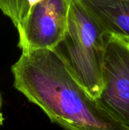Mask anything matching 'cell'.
Masks as SVG:
<instances>
[{
    "label": "cell",
    "instance_id": "obj_1",
    "mask_svg": "<svg viewBox=\"0 0 129 130\" xmlns=\"http://www.w3.org/2000/svg\"><path fill=\"white\" fill-rule=\"evenodd\" d=\"M14 87L66 130H128L90 97L55 50L22 52L11 66Z\"/></svg>",
    "mask_w": 129,
    "mask_h": 130
},
{
    "label": "cell",
    "instance_id": "obj_2",
    "mask_svg": "<svg viewBox=\"0 0 129 130\" xmlns=\"http://www.w3.org/2000/svg\"><path fill=\"white\" fill-rule=\"evenodd\" d=\"M107 34L81 0H71L68 27L54 49L87 94L97 99L102 90V63Z\"/></svg>",
    "mask_w": 129,
    "mask_h": 130
},
{
    "label": "cell",
    "instance_id": "obj_3",
    "mask_svg": "<svg viewBox=\"0 0 129 130\" xmlns=\"http://www.w3.org/2000/svg\"><path fill=\"white\" fill-rule=\"evenodd\" d=\"M98 103L129 130V41L107 34Z\"/></svg>",
    "mask_w": 129,
    "mask_h": 130
},
{
    "label": "cell",
    "instance_id": "obj_4",
    "mask_svg": "<svg viewBox=\"0 0 129 130\" xmlns=\"http://www.w3.org/2000/svg\"><path fill=\"white\" fill-rule=\"evenodd\" d=\"M68 13L45 0L30 8L18 32V47L22 52L54 50L63 40L68 27Z\"/></svg>",
    "mask_w": 129,
    "mask_h": 130
},
{
    "label": "cell",
    "instance_id": "obj_5",
    "mask_svg": "<svg viewBox=\"0 0 129 130\" xmlns=\"http://www.w3.org/2000/svg\"><path fill=\"white\" fill-rule=\"evenodd\" d=\"M103 30L129 41V0H81Z\"/></svg>",
    "mask_w": 129,
    "mask_h": 130
},
{
    "label": "cell",
    "instance_id": "obj_6",
    "mask_svg": "<svg viewBox=\"0 0 129 130\" xmlns=\"http://www.w3.org/2000/svg\"><path fill=\"white\" fill-rule=\"evenodd\" d=\"M0 10L19 31L29 13L28 0H0Z\"/></svg>",
    "mask_w": 129,
    "mask_h": 130
},
{
    "label": "cell",
    "instance_id": "obj_7",
    "mask_svg": "<svg viewBox=\"0 0 129 130\" xmlns=\"http://www.w3.org/2000/svg\"><path fill=\"white\" fill-rule=\"evenodd\" d=\"M4 116H3V113H2V94L0 92V126H2L4 123Z\"/></svg>",
    "mask_w": 129,
    "mask_h": 130
},
{
    "label": "cell",
    "instance_id": "obj_8",
    "mask_svg": "<svg viewBox=\"0 0 129 130\" xmlns=\"http://www.w3.org/2000/svg\"><path fill=\"white\" fill-rule=\"evenodd\" d=\"M99 1H113V0H99Z\"/></svg>",
    "mask_w": 129,
    "mask_h": 130
}]
</instances>
